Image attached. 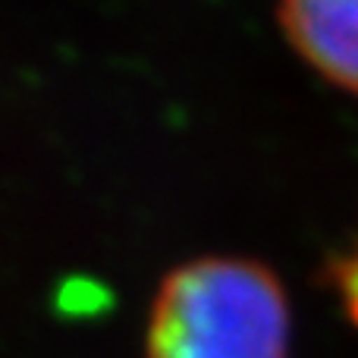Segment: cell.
Masks as SVG:
<instances>
[{
    "instance_id": "1",
    "label": "cell",
    "mask_w": 358,
    "mask_h": 358,
    "mask_svg": "<svg viewBox=\"0 0 358 358\" xmlns=\"http://www.w3.org/2000/svg\"><path fill=\"white\" fill-rule=\"evenodd\" d=\"M289 327L286 289L271 267L210 255L164 277L145 358H286Z\"/></svg>"
},
{
    "instance_id": "3",
    "label": "cell",
    "mask_w": 358,
    "mask_h": 358,
    "mask_svg": "<svg viewBox=\"0 0 358 358\" xmlns=\"http://www.w3.org/2000/svg\"><path fill=\"white\" fill-rule=\"evenodd\" d=\"M324 283L340 299L343 315L358 327V239L327 261V267H324Z\"/></svg>"
},
{
    "instance_id": "2",
    "label": "cell",
    "mask_w": 358,
    "mask_h": 358,
    "mask_svg": "<svg viewBox=\"0 0 358 358\" xmlns=\"http://www.w3.org/2000/svg\"><path fill=\"white\" fill-rule=\"evenodd\" d=\"M286 41L311 69L358 94V0H280Z\"/></svg>"
}]
</instances>
